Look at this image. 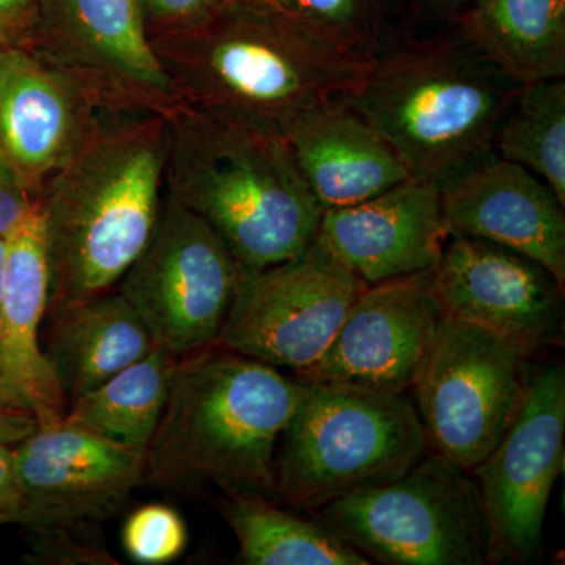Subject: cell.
I'll return each mask as SVG.
<instances>
[{"label": "cell", "instance_id": "obj_13", "mask_svg": "<svg viewBox=\"0 0 565 565\" xmlns=\"http://www.w3.org/2000/svg\"><path fill=\"white\" fill-rule=\"evenodd\" d=\"M17 505L9 519L33 533L93 525L121 511L145 484L147 449L115 444L76 424H39L14 445Z\"/></svg>", "mask_w": 565, "mask_h": 565}, {"label": "cell", "instance_id": "obj_28", "mask_svg": "<svg viewBox=\"0 0 565 565\" xmlns=\"http://www.w3.org/2000/svg\"><path fill=\"white\" fill-rule=\"evenodd\" d=\"M84 526V525H82ZM77 526L57 527L39 534L36 557L50 564H115L104 546L74 534Z\"/></svg>", "mask_w": 565, "mask_h": 565}, {"label": "cell", "instance_id": "obj_24", "mask_svg": "<svg viewBox=\"0 0 565 565\" xmlns=\"http://www.w3.org/2000/svg\"><path fill=\"white\" fill-rule=\"evenodd\" d=\"M177 356L154 348L109 381L73 401L66 422L115 444L147 449L161 419Z\"/></svg>", "mask_w": 565, "mask_h": 565}, {"label": "cell", "instance_id": "obj_22", "mask_svg": "<svg viewBox=\"0 0 565 565\" xmlns=\"http://www.w3.org/2000/svg\"><path fill=\"white\" fill-rule=\"evenodd\" d=\"M462 32L519 84L565 79V0H476Z\"/></svg>", "mask_w": 565, "mask_h": 565}, {"label": "cell", "instance_id": "obj_2", "mask_svg": "<svg viewBox=\"0 0 565 565\" xmlns=\"http://www.w3.org/2000/svg\"><path fill=\"white\" fill-rule=\"evenodd\" d=\"M167 111L103 122L40 193L46 315L111 291L150 239L166 189Z\"/></svg>", "mask_w": 565, "mask_h": 565}, {"label": "cell", "instance_id": "obj_7", "mask_svg": "<svg viewBox=\"0 0 565 565\" xmlns=\"http://www.w3.org/2000/svg\"><path fill=\"white\" fill-rule=\"evenodd\" d=\"M311 512L381 564H489V527L478 484L470 471L437 452L394 481L341 494Z\"/></svg>", "mask_w": 565, "mask_h": 565}, {"label": "cell", "instance_id": "obj_18", "mask_svg": "<svg viewBox=\"0 0 565 565\" xmlns=\"http://www.w3.org/2000/svg\"><path fill=\"white\" fill-rule=\"evenodd\" d=\"M46 51L118 102L167 110L169 79L140 0H46Z\"/></svg>", "mask_w": 565, "mask_h": 565}, {"label": "cell", "instance_id": "obj_33", "mask_svg": "<svg viewBox=\"0 0 565 565\" xmlns=\"http://www.w3.org/2000/svg\"><path fill=\"white\" fill-rule=\"evenodd\" d=\"M33 0H0V35L24 28L31 18Z\"/></svg>", "mask_w": 565, "mask_h": 565}, {"label": "cell", "instance_id": "obj_36", "mask_svg": "<svg viewBox=\"0 0 565 565\" xmlns=\"http://www.w3.org/2000/svg\"><path fill=\"white\" fill-rule=\"evenodd\" d=\"M3 51H6V50H3L2 46H0V65H2Z\"/></svg>", "mask_w": 565, "mask_h": 565}, {"label": "cell", "instance_id": "obj_9", "mask_svg": "<svg viewBox=\"0 0 565 565\" xmlns=\"http://www.w3.org/2000/svg\"><path fill=\"white\" fill-rule=\"evenodd\" d=\"M530 359L516 345L446 316L412 388L429 448L471 473L514 422Z\"/></svg>", "mask_w": 565, "mask_h": 565}, {"label": "cell", "instance_id": "obj_15", "mask_svg": "<svg viewBox=\"0 0 565 565\" xmlns=\"http://www.w3.org/2000/svg\"><path fill=\"white\" fill-rule=\"evenodd\" d=\"M445 318L433 270L366 286L321 359L296 377L407 394Z\"/></svg>", "mask_w": 565, "mask_h": 565}, {"label": "cell", "instance_id": "obj_19", "mask_svg": "<svg viewBox=\"0 0 565 565\" xmlns=\"http://www.w3.org/2000/svg\"><path fill=\"white\" fill-rule=\"evenodd\" d=\"M6 239L0 411L32 415L39 424L62 422L70 404L40 338L50 302V263L40 202Z\"/></svg>", "mask_w": 565, "mask_h": 565}, {"label": "cell", "instance_id": "obj_35", "mask_svg": "<svg viewBox=\"0 0 565 565\" xmlns=\"http://www.w3.org/2000/svg\"><path fill=\"white\" fill-rule=\"evenodd\" d=\"M262 2L273 3V6L281 7V0H262Z\"/></svg>", "mask_w": 565, "mask_h": 565}, {"label": "cell", "instance_id": "obj_26", "mask_svg": "<svg viewBox=\"0 0 565 565\" xmlns=\"http://www.w3.org/2000/svg\"><path fill=\"white\" fill-rule=\"evenodd\" d=\"M122 548L136 563L163 565L173 563L188 546L184 519L170 505H140L126 520L121 533Z\"/></svg>", "mask_w": 565, "mask_h": 565}, {"label": "cell", "instance_id": "obj_37", "mask_svg": "<svg viewBox=\"0 0 565 565\" xmlns=\"http://www.w3.org/2000/svg\"><path fill=\"white\" fill-rule=\"evenodd\" d=\"M444 2H459V0H444Z\"/></svg>", "mask_w": 565, "mask_h": 565}, {"label": "cell", "instance_id": "obj_4", "mask_svg": "<svg viewBox=\"0 0 565 565\" xmlns=\"http://www.w3.org/2000/svg\"><path fill=\"white\" fill-rule=\"evenodd\" d=\"M166 192L211 226L244 269L296 258L322 210L282 137L174 104L167 111Z\"/></svg>", "mask_w": 565, "mask_h": 565}, {"label": "cell", "instance_id": "obj_11", "mask_svg": "<svg viewBox=\"0 0 565 565\" xmlns=\"http://www.w3.org/2000/svg\"><path fill=\"white\" fill-rule=\"evenodd\" d=\"M564 364L531 367L514 422L471 470L489 527V564L541 563L546 505L564 470Z\"/></svg>", "mask_w": 565, "mask_h": 565}, {"label": "cell", "instance_id": "obj_30", "mask_svg": "<svg viewBox=\"0 0 565 565\" xmlns=\"http://www.w3.org/2000/svg\"><path fill=\"white\" fill-rule=\"evenodd\" d=\"M39 203V199L0 152V237H7Z\"/></svg>", "mask_w": 565, "mask_h": 565}, {"label": "cell", "instance_id": "obj_14", "mask_svg": "<svg viewBox=\"0 0 565 565\" xmlns=\"http://www.w3.org/2000/svg\"><path fill=\"white\" fill-rule=\"evenodd\" d=\"M445 315L522 349L564 343L565 286L542 264L478 237L449 236L433 269Z\"/></svg>", "mask_w": 565, "mask_h": 565}, {"label": "cell", "instance_id": "obj_25", "mask_svg": "<svg viewBox=\"0 0 565 565\" xmlns=\"http://www.w3.org/2000/svg\"><path fill=\"white\" fill-rule=\"evenodd\" d=\"M493 151L541 178L565 206V79L522 85Z\"/></svg>", "mask_w": 565, "mask_h": 565}, {"label": "cell", "instance_id": "obj_3", "mask_svg": "<svg viewBox=\"0 0 565 565\" xmlns=\"http://www.w3.org/2000/svg\"><path fill=\"white\" fill-rule=\"evenodd\" d=\"M302 390L299 377L218 345L178 360L145 484L174 493L214 486L277 501L275 452Z\"/></svg>", "mask_w": 565, "mask_h": 565}, {"label": "cell", "instance_id": "obj_16", "mask_svg": "<svg viewBox=\"0 0 565 565\" xmlns=\"http://www.w3.org/2000/svg\"><path fill=\"white\" fill-rule=\"evenodd\" d=\"M448 237L440 184L411 177L366 202L322 211L315 241L371 286L433 270Z\"/></svg>", "mask_w": 565, "mask_h": 565}, {"label": "cell", "instance_id": "obj_10", "mask_svg": "<svg viewBox=\"0 0 565 565\" xmlns=\"http://www.w3.org/2000/svg\"><path fill=\"white\" fill-rule=\"evenodd\" d=\"M364 288L316 241L289 262L243 267L217 345L303 373L321 359Z\"/></svg>", "mask_w": 565, "mask_h": 565}, {"label": "cell", "instance_id": "obj_6", "mask_svg": "<svg viewBox=\"0 0 565 565\" xmlns=\"http://www.w3.org/2000/svg\"><path fill=\"white\" fill-rule=\"evenodd\" d=\"M427 449L422 419L404 393L303 381L275 452L277 501L313 511L401 478Z\"/></svg>", "mask_w": 565, "mask_h": 565}, {"label": "cell", "instance_id": "obj_1", "mask_svg": "<svg viewBox=\"0 0 565 565\" xmlns=\"http://www.w3.org/2000/svg\"><path fill=\"white\" fill-rule=\"evenodd\" d=\"M174 104L285 139L313 107L359 92L375 55L262 0L152 33Z\"/></svg>", "mask_w": 565, "mask_h": 565}, {"label": "cell", "instance_id": "obj_29", "mask_svg": "<svg viewBox=\"0 0 565 565\" xmlns=\"http://www.w3.org/2000/svg\"><path fill=\"white\" fill-rule=\"evenodd\" d=\"M228 0H140L148 36L185 28L210 17Z\"/></svg>", "mask_w": 565, "mask_h": 565}, {"label": "cell", "instance_id": "obj_27", "mask_svg": "<svg viewBox=\"0 0 565 565\" xmlns=\"http://www.w3.org/2000/svg\"><path fill=\"white\" fill-rule=\"evenodd\" d=\"M281 7L327 35L373 54L359 22L360 0H281Z\"/></svg>", "mask_w": 565, "mask_h": 565}, {"label": "cell", "instance_id": "obj_34", "mask_svg": "<svg viewBox=\"0 0 565 565\" xmlns=\"http://www.w3.org/2000/svg\"><path fill=\"white\" fill-rule=\"evenodd\" d=\"M7 239L0 237V303H2L3 281H6Z\"/></svg>", "mask_w": 565, "mask_h": 565}, {"label": "cell", "instance_id": "obj_17", "mask_svg": "<svg viewBox=\"0 0 565 565\" xmlns=\"http://www.w3.org/2000/svg\"><path fill=\"white\" fill-rule=\"evenodd\" d=\"M440 193L449 236L522 253L565 286V206L541 178L492 154L440 184Z\"/></svg>", "mask_w": 565, "mask_h": 565}, {"label": "cell", "instance_id": "obj_31", "mask_svg": "<svg viewBox=\"0 0 565 565\" xmlns=\"http://www.w3.org/2000/svg\"><path fill=\"white\" fill-rule=\"evenodd\" d=\"M18 478L14 463V445L0 444V512L10 516L17 505Z\"/></svg>", "mask_w": 565, "mask_h": 565}, {"label": "cell", "instance_id": "obj_21", "mask_svg": "<svg viewBox=\"0 0 565 565\" xmlns=\"http://www.w3.org/2000/svg\"><path fill=\"white\" fill-rule=\"evenodd\" d=\"M47 316L43 349L68 404L156 348L140 316L114 289Z\"/></svg>", "mask_w": 565, "mask_h": 565}, {"label": "cell", "instance_id": "obj_8", "mask_svg": "<svg viewBox=\"0 0 565 565\" xmlns=\"http://www.w3.org/2000/svg\"><path fill=\"white\" fill-rule=\"evenodd\" d=\"M241 269L211 226L163 189L154 230L118 292L156 348L184 359L217 345Z\"/></svg>", "mask_w": 565, "mask_h": 565}, {"label": "cell", "instance_id": "obj_32", "mask_svg": "<svg viewBox=\"0 0 565 565\" xmlns=\"http://www.w3.org/2000/svg\"><path fill=\"white\" fill-rule=\"evenodd\" d=\"M36 427H39V423L32 415L0 411V444L18 445L29 437Z\"/></svg>", "mask_w": 565, "mask_h": 565}, {"label": "cell", "instance_id": "obj_5", "mask_svg": "<svg viewBox=\"0 0 565 565\" xmlns=\"http://www.w3.org/2000/svg\"><path fill=\"white\" fill-rule=\"evenodd\" d=\"M522 84L459 35L375 55L349 102L403 159L412 177L444 184L494 154Z\"/></svg>", "mask_w": 565, "mask_h": 565}, {"label": "cell", "instance_id": "obj_23", "mask_svg": "<svg viewBox=\"0 0 565 565\" xmlns=\"http://www.w3.org/2000/svg\"><path fill=\"white\" fill-rule=\"evenodd\" d=\"M244 565H367L371 561L319 520H308L259 494H225L217 503Z\"/></svg>", "mask_w": 565, "mask_h": 565}, {"label": "cell", "instance_id": "obj_12", "mask_svg": "<svg viewBox=\"0 0 565 565\" xmlns=\"http://www.w3.org/2000/svg\"><path fill=\"white\" fill-rule=\"evenodd\" d=\"M136 114L46 51H3L0 152L36 199L103 122Z\"/></svg>", "mask_w": 565, "mask_h": 565}, {"label": "cell", "instance_id": "obj_20", "mask_svg": "<svg viewBox=\"0 0 565 565\" xmlns=\"http://www.w3.org/2000/svg\"><path fill=\"white\" fill-rule=\"evenodd\" d=\"M285 140L322 211L366 202L412 177L390 141L348 98L305 111Z\"/></svg>", "mask_w": 565, "mask_h": 565}]
</instances>
